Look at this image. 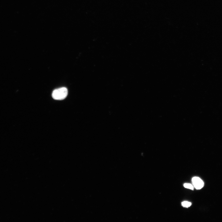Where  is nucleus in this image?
I'll return each mask as SVG.
<instances>
[{
    "instance_id": "f257e3e1",
    "label": "nucleus",
    "mask_w": 222,
    "mask_h": 222,
    "mask_svg": "<svg viewBox=\"0 0 222 222\" xmlns=\"http://www.w3.org/2000/svg\"><path fill=\"white\" fill-rule=\"evenodd\" d=\"M68 93L67 89L63 87L54 90L52 94V96L54 99L61 100L64 99L66 97Z\"/></svg>"
},
{
    "instance_id": "20e7f679",
    "label": "nucleus",
    "mask_w": 222,
    "mask_h": 222,
    "mask_svg": "<svg viewBox=\"0 0 222 222\" xmlns=\"http://www.w3.org/2000/svg\"><path fill=\"white\" fill-rule=\"evenodd\" d=\"M184 187L186 188L193 190L194 189L193 186L190 183H185L183 184Z\"/></svg>"
},
{
    "instance_id": "7ed1b4c3",
    "label": "nucleus",
    "mask_w": 222,
    "mask_h": 222,
    "mask_svg": "<svg viewBox=\"0 0 222 222\" xmlns=\"http://www.w3.org/2000/svg\"><path fill=\"white\" fill-rule=\"evenodd\" d=\"M191 202L184 201L182 203V205L184 207L188 208L191 205Z\"/></svg>"
},
{
    "instance_id": "f03ea898",
    "label": "nucleus",
    "mask_w": 222,
    "mask_h": 222,
    "mask_svg": "<svg viewBox=\"0 0 222 222\" xmlns=\"http://www.w3.org/2000/svg\"><path fill=\"white\" fill-rule=\"evenodd\" d=\"M192 182L193 186L197 190L201 189L204 185L203 181L197 177H193L192 179Z\"/></svg>"
}]
</instances>
